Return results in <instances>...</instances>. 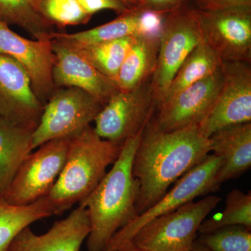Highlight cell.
Instances as JSON below:
<instances>
[{"mask_svg": "<svg viewBox=\"0 0 251 251\" xmlns=\"http://www.w3.org/2000/svg\"><path fill=\"white\" fill-rule=\"evenodd\" d=\"M44 106L24 69L9 56L0 53V117L34 130Z\"/></svg>", "mask_w": 251, "mask_h": 251, "instance_id": "14", "label": "cell"}, {"mask_svg": "<svg viewBox=\"0 0 251 251\" xmlns=\"http://www.w3.org/2000/svg\"><path fill=\"white\" fill-rule=\"evenodd\" d=\"M34 129L0 117V196L6 192L23 162L33 151Z\"/></svg>", "mask_w": 251, "mask_h": 251, "instance_id": "20", "label": "cell"}, {"mask_svg": "<svg viewBox=\"0 0 251 251\" xmlns=\"http://www.w3.org/2000/svg\"><path fill=\"white\" fill-rule=\"evenodd\" d=\"M156 12L143 7L134 8L121 14L116 19L98 27L72 34L52 31L50 38L71 49H84L100 43L152 31L149 26L148 20Z\"/></svg>", "mask_w": 251, "mask_h": 251, "instance_id": "18", "label": "cell"}, {"mask_svg": "<svg viewBox=\"0 0 251 251\" xmlns=\"http://www.w3.org/2000/svg\"><path fill=\"white\" fill-rule=\"evenodd\" d=\"M123 145L103 139L90 125L70 138L62 171L46 196L53 214L84 201L116 161Z\"/></svg>", "mask_w": 251, "mask_h": 251, "instance_id": "3", "label": "cell"}, {"mask_svg": "<svg viewBox=\"0 0 251 251\" xmlns=\"http://www.w3.org/2000/svg\"><path fill=\"white\" fill-rule=\"evenodd\" d=\"M40 0H0V21L16 25L34 39L50 38L52 25L39 11Z\"/></svg>", "mask_w": 251, "mask_h": 251, "instance_id": "23", "label": "cell"}, {"mask_svg": "<svg viewBox=\"0 0 251 251\" xmlns=\"http://www.w3.org/2000/svg\"><path fill=\"white\" fill-rule=\"evenodd\" d=\"M69 140L70 138L51 140L31 151L0 197L9 204L21 206L47 196L65 163Z\"/></svg>", "mask_w": 251, "mask_h": 251, "instance_id": "7", "label": "cell"}, {"mask_svg": "<svg viewBox=\"0 0 251 251\" xmlns=\"http://www.w3.org/2000/svg\"><path fill=\"white\" fill-rule=\"evenodd\" d=\"M222 82L221 67L212 75L156 105L158 112L151 122L158 129L167 132L199 125L212 108Z\"/></svg>", "mask_w": 251, "mask_h": 251, "instance_id": "12", "label": "cell"}, {"mask_svg": "<svg viewBox=\"0 0 251 251\" xmlns=\"http://www.w3.org/2000/svg\"><path fill=\"white\" fill-rule=\"evenodd\" d=\"M144 9L153 12L160 13L172 9L181 4L184 0H140Z\"/></svg>", "mask_w": 251, "mask_h": 251, "instance_id": "30", "label": "cell"}, {"mask_svg": "<svg viewBox=\"0 0 251 251\" xmlns=\"http://www.w3.org/2000/svg\"><path fill=\"white\" fill-rule=\"evenodd\" d=\"M204 9L251 7V0H201Z\"/></svg>", "mask_w": 251, "mask_h": 251, "instance_id": "29", "label": "cell"}, {"mask_svg": "<svg viewBox=\"0 0 251 251\" xmlns=\"http://www.w3.org/2000/svg\"><path fill=\"white\" fill-rule=\"evenodd\" d=\"M222 60L215 51L202 41L188 54L175 74L162 102L212 75L221 68Z\"/></svg>", "mask_w": 251, "mask_h": 251, "instance_id": "22", "label": "cell"}, {"mask_svg": "<svg viewBox=\"0 0 251 251\" xmlns=\"http://www.w3.org/2000/svg\"><path fill=\"white\" fill-rule=\"evenodd\" d=\"M103 106L97 99L80 89H56L44 105L33 132V150L51 140L72 138L94 122Z\"/></svg>", "mask_w": 251, "mask_h": 251, "instance_id": "5", "label": "cell"}, {"mask_svg": "<svg viewBox=\"0 0 251 251\" xmlns=\"http://www.w3.org/2000/svg\"><path fill=\"white\" fill-rule=\"evenodd\" d=\"M0 53L9 56L24 69L41 103L49 100L56 90L52 76L55 57L50 38L26 39L0 21Z\"/></svg>", "mask_w": 251, "mask_h": 251, "instance_id": "13", "label": "cell"}, {"mask_svg": "<svg viewBox=\"0 0 251 251\" xmlns=\"http://www.w3.org/2000/svg\"><path fill=\"white\" fill-rule=\"evenodd\" d=\"M118 251H148L144 250V249H140L136 246H135L134 244H133V242H129L125 243V244L122 246L120 248Z\"/></svg>", "mask_w": 251, "mask_h": 251, "instance_id": "31", "label": "cell"}, {"mask_svg": "<svg viewBox=\"0 0 251 251\" xmlns=\"http://www.w3.org/2000/svg\"><path fill=\"white\" fill-rule=\"evenodd\" d=\"M120 1H122L130 9L143 7V3L140 0H120Z\"/></svg>", "mask_w": 251, "mask_h": 251, "instance_id": "32", "label": "cell"}, {"mask_svg": "<svg viewBox=\"0 0 251 251\" xmlns=\"http://www.w3.org/2000/svg\"><path fill=\"white\" fill-rule=\"evenodd\" d=\"M202 41L222 62L250 63L251 7L196 11Z\"/></svg>", "mask_w": 251, "mask_h": 251, "instance_id": "10", "label": "cell"}, {"mask_svg": "<svg viewBox=\"0 0 251 251\" xmlns=\"http://www.w3.org/2000/svg\"><path fill=\"white\" fill-rule=\"evenodd\" d=\"M210 152V141L201 135L198 125L167 132L158 129L150 120L142 133L132 166L133 176L140 182L139 215Z\"/></svg>", "mask_w": 251, "mask_h": 251, "instance_id": "1", "label": "cell"}, {"mask_svg": "<svg viewBox=\"0 0 251 251\" xmlns=\"http://www.w3.org/2000/svg\"><path fill=\"white\" fill-rule=\"evenodd\" d=\"M90 232L87 209L78 205L48 232L36 234L27 227L16 236L9 251H81Z\"/></svg>", "mask_w": 251, "mask_h": 251, "instance_id": "16", "label": "cell"}, {"mask_svg": "<svg viewBox=\"0 0 251 251\" xmlns=\"http://www.w3.org/2000/svg\"><path fill=\"white\" fill-rule=\"evenodd\" d=\"M158 46L159 32L148 31L135 36L115 80L119 90H134L153 75L156 67Z\"/></svg>", "mask_w": 251, "mask_h": 251, "instance_id": "19", "label": "cell"}, {"mask_svg": "<svg viewBox=\"0 0 251 251\" xmlns=\"http://www.w3.org/2000/svg\"><path fill=\"white\" fill-rule=\"evenodd\" d=\"M52 50L55 57L52 76L56 89H80L103 105L120 90L115 81L99 72L76 50L54 40H52Z\"/></svg>", "mask_w": 251, "mask_h": 251, "instance_id": "15", "label": "cell"}, {"mask_svg": "<svg viewBox=\"0 0 251 251\" xmlns=\"http://www.w3.org/2000/svg\"><path fill=\"white\" fill-rule=\"evenodd\" d=\"M143 130L126 140L116 161L97 188L79 203L87 211L88 251H103L119 230L136 219L140 182L132 172L133 157Z\"/></svg>", "mask_w": 251, "mask_h": 251, "instance_id": "2", "label": "cell"}, {"mask_svg": "<svg viewBox=\"0 0 251 251\" xmlns=\"http://www.w3.org/2000/svg\"><path fill=\"white\" fill-rule=\"evenodd\" d=\"M156 105L151 82L134 90H119L96 117L94 131L104 140L124 144L144 130Z\"/></svg>", "mask_w": 251, "mask_h": 251, "instance_id": "9", "label": "cell"}, {"mask_svg": "<svg viewBox=\"0 0 251 251\" xmlns=\"http://www.w3.org/2000/svg\"><path fill=\"white\" fill-rule=\"evenodd\" d=\"M242 226L251 229V192L241 190L229 191L226 196V207L218 218L204 219L199 229V234L209 233L221 227Z\"/></svg>", "mask_w": 251, "mask_h": 251, "instance_id": "25", "label": "cell"}, {"mask_svg": "<svg viewBox=\"0 0 251 251\" xmlns=\"http://www.w3.org/2000/svg\"><path fill=\"white\" fill-rule=\"evenodd\" d=\"M77 1L81 5L82 9L92 16L96 13L103 10H112L120 15L130 10L129 8L127 7L120 0H77Z\"/></svg>", "mask_w": 251, "mask_h": 251, "instance_id": "28", "label": "cell"}, {"mask_svg": "<svg viewBox=\"0 0 251 251\" xmlns=\"http://www.w3.org/2000/svg\"><path fill=\"white\" fill-rule=\"evenodd\" d=\"M135 36L106 41L76 50L84 56L99 72L115 82L122 63Z\"/></svg>", "mask_w": 251, "mask_h": 251, "instance_id": "24", "label": "cell"}, {"mask_svg": "<svg viewBox=\"0 0 251 251\" xmlns=\"http://www.w3.org/2000/svg\"><path fill=\"white\" fill-rule=\"evenodd\" d=\"M38 8L50 24L60 27L85 24L92 18L77 0H40Z\"/></svg>", "mask_w": 251, "mask_h": 251, "instance_id": "27", "label": "cell"}, {"mask_svg": "<svg viewBox=\"0 0 251 251\" xmlns=\"http://www.w3.org/2000/svg\"><path fill=\"white\" fill-rule=\"evenodd\" d=\"M197 241L211 251H251V229L242 226H227L199 234Z\"/></svg>", "mask_w": 251, "mask_h": 251, "instance_id": "26", "label": "cell"}, {"mask_svg": "<svg viewBox=\"0 0 251 251\" xmlns=\"http://www.w3.org/2000/svg\"><path fill=\"white\" fill-rule=\"evenodd\" d=\"M221 163L222 159L220 157L213 153L208 155L202 163L179 178L158 202L119 230L103 251H118L125 243L131 242L137 232L151 219L194 201L200 196L219 191L215 177Z\"/></svg>", "mask_w": 251, "mask_h": 251, "instance_id": "6", "label": "cell"}, {"mask_svg": "<svg viewBox=\"0 0 251 251\" xmlns=\"http://www.w3.org/2000/svg\"><path fill=\"white\" fill-rule=\"evenodd\" d=\"M211 151L222 159L215 182L220 189L229 180L237 179L251 167V122L226 127L209 138Z\"/></svg>", "mask_w": 251, "mask_h": 251, "instance_id": "17", "label": "cell"}, {"mask_svg": "<svg viewBox=\"0 0 251 251\" xmlns=\"http://www.w3.org/2000/svg\"><path fill=\"white\" fill-rule=\"evenodd\" d=\"M53 215L46 196L27 205H14L0 197V251H9L11 243L23 229Z\"/></svg>", "mask_w": 251, "mask_h": 251, "instance_id": "21", "label": "cell"}, {"mask_svg": "<svg viewBox=\"0 0 251 251\" xmlns=\"http://www.w3.org/2000/svg\"><path fill=\"white\" fill-rule=\"evenodd\" d=\"M202 41L196 11H178L163 23L151 89L156 105L166 96L172 80L184 59Z\"/></svg>", "mask_w": 251, "mask_h": 251, "instance_id": "8", "label": "cell"}, {"mask_svg": "<svg viewBox=\"0 0 251 251\" xmlns=\"http://www.w3.org/2000/svg\"><path fill=\"white\" fill-rule=\"evenodd\" d=\"M188 251H211L207 248L203 246L201 243L198 242L197 239L196 242L193 244V247L191 248Z\"/></svg>", "mask_w": 251, "mask_h": 251, "instance_id": "33", "label": "cell"}, {"mask_svg": "<svg viewBox=\"0 0 251 251\" xmlns=\"http://www.w3.org/2000/svg\"><path fill=\"white\" fill-rule=\"evenodd\" d=\"M221 201L219 196L209 195L186 203L144 225L131 242L148 251H188L197 239L201 224Z\"/></svg>", "mask_w": 251, "mask_h": 251, "instance_id": "4", "label": "cell"}, {"mask_svg": "<svg viewBox=\"0 0 251 251\" xmlns=\"http://www.w3.org/2000/svg\"><path fill=\"white\" fill-rule=\"evenodd\" d=\"M223 82L215 103L198 125L209 138L218 130L251 122V69L249 63L223 62Z\"/></svg>", "mask_w": 251, "mask_h": 251, "instance_id": "11", "label": "cell"}]
</instances>
